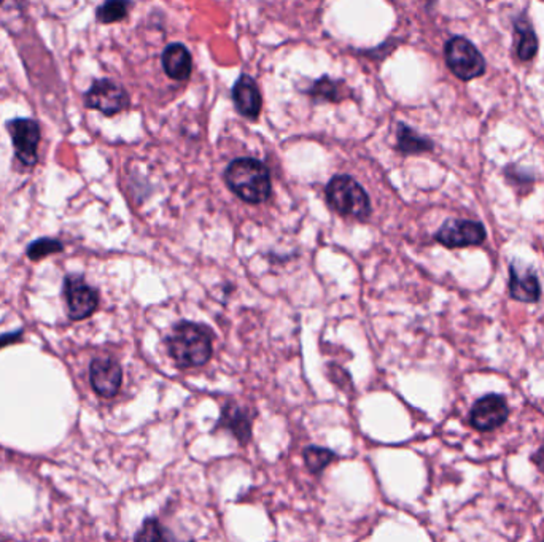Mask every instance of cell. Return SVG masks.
<instances>
[{
  "label": "cell",
  "instance_id": "6da1fadb",
  "mask_svg": "<svg viewBox=\"0 0 544 542\" xmlns=\"http://www.w3.org/2000/svg\"><path fill=\"white\" fill-rule=\"evenodd\" d=\"M167 350L180 368L203 366L212 358L211 330L193 322H180L167 338Z\"/></svg>",
  "mask_w": 544,
  "mask_h": 542
},
{
  "label": "cell",
  "instance_id": "7a4b0ae2",
  "mask_svg": "<svg viewBox=\"0 0 544 542\" xmlns=\"http://www.w3.org/2000/svg\"><path fill=\"white\" fill-rule=\"evenodd\" d=\"M225 180L236 196L245 203H265L271 196L269 171L257 159H236L228 166Z\"/></svg>",
  "mask_w": 544,
  "mask_h": 542
},
{
  "label": "cell",
  "instance_id": "3957f363",
  "mask_svg": "<svg viewBox=\"0 0 544 542\" xmlns=\"http://www.w3.org/2000/svg\"><path fill=\"white\" fill-rule=\"evenodd\" d=\"M326 201L332 211L346 217L363 219L371 213L370 197L366 191L348 175H338L328 183Z\"/></svg>",
  "mask_w": 544,
  "mask_h": 542
},
{
  "label": "cell",
  "instance_id": "277c9868",
  "mask_svg": "<svg viewBox=\"0 0 544 542\" xmlns=\"http://www.w3.org/2000/svg\"><path fill=\"white\" fill-rule=\"evenodd\" d=\"M447 68L463 82L475 80L485 72V60L476 46L465 37H452L444 48Z\"/></svg>",
  "mask_w": 544,
  "mask_h": 542
},
{
  "label": "cell",
  "instance_id": "5b68a950",
  "mask_svg": "<svg viewBox=\"0 0 544 542\" xmlns=\"http://www.w3.org/2000/svg\"><path fill=\"white\" fill-rule=\"evenodd\" d=\"M485 235V227L479 221L447 219L446 223L439 227L435 239L447 249H463L483 243Z\"/></svg>",
  "mask_w": 544,
  "mask_h": 542
},
{
  "label": "cell",
  "instance_id": "8992f818",
  "mask_svg": "<svg viewBox=\"0 0 544 542\" xmlns=\"http://www.w3.org/2000/svg\"><path fill=\"white\" fill-rule=\"evenodd\" d=\"M86 106L96 108L99 112L112 116L120 114L129 106L126 91L112 80H99L91 86L86 94Z\"/></svg>",
  "mask_w": 544,
  "mask_h": 542
},
{
  "label": "cell",
  "instance_id": "52a82bcc",
  "mask_svg": "<svg viewBox=\"0 0 544 542\" xmlns=\"http://www.w3.org/2000/svg\"><path fill=\"white\" fill-rule=\"evenodd\" d=\"M509 407L500 395H487L475 403L469 412V423L477 431H492L507 422Z\"/></svg>",
  "mask_w": 544,
  "mask_h": 542
},
{
  "label": "cell",
  "instance_id": "ba28073f",
  "mask_svg": "<svg viewBox=\"0 0 544 542\" xmlns=\"http://www.w3.org/2000/svg\"><path fill=\"white\" fill-rule=\"evenodd\" d=\"M8 132L13 139L16 156L26 166L37 164V147L40 140V128L32 120H13L7 124Z\"/></svg>",
  "mask_w": 544,
  "mask_h": 542
},
{
  "label": "cell",
  "instance_id": "9c48e42d",
  "mask_svg": "<svg viewBox=\"0 0 544 542\" xmlns=\"http://www.w3.org/2000/svg\"><path fill=\"white\" fill-rule=\"evenodd\" d=\"M68 315L72 320H84L98 309L99 294L80 277H68L64 283Z\"/></svg>",
  "mask_w": 544,
  "mask_h": 542
},
{
  "label": "cell",
  "instance_id": "30bf717a",
  "mask_svg": "<svg viewBox=\"0 0 544 542\" xmlns=\"http://www.w3.org/2000/svg\"><path fill=\"white\" fill-rule=\"evenodd\" d=\"M91 385L102 398H114L123 380L120 364L112 358H98L91 363Z\"/></svg>",
  "mask_w": 544,
  "mask_h": 542
},
{
  "label": "cell",
  "instance_id": "8fae6325",
  "mask_svg": "<svg viewBox=\"0 0 544 542\" xmlns=\"http://www.w3.org/2000/svg\"><path fill=\"white\" fill-rule=\"evenodd\" d=\"M509 293L514 299L522 302H537L541 296V286L537 274L522 267L519 264H511L509 267Z\"/></svg>",
  "mask_w": 544,
  "mask_h": 542
},
{
  "label": "cell",
  "instance_id": "7c38bea8",
  "mask_svg": "<svg viewBox=\"0 0 544 542\" xmlns=\"http://www.w3.org/2000/svg\"><path fill=\"white\" fill-rule=\"evenodd\" d=\"M233 99L237 112L245 118L255 120L261 112V94L252 76H241V78L236 82Z\"/></svg>",
  "mask_w": 544,
  "mask_h": 542
},
{
  "label": "cell",
  "instance_id": "4fadbf2b",
  "mask_svg": "<svg viewBox=\"0 0 544 542\" xmlns=\"http://www.w3.org/2000/svg\"><path fill=\"white\" fill-rule=\"evenodd\" d=\"M252 420H253V415L250 414L247 407L229 403L221 410L219 428L229 429L241 444H245L252 437Z\"/></svg>",
  "mask_w": 544,
  "mask_h": 542
},
{
  "label": "cell",
  "instance_id": "5bb4252c",
  "mask_svg": "<svg viewBox=\"0 0 544 542\" xmlns=\"http://www.w3.org/2000/svg\"><path fill=\"white\" fill-rule=\"evenodd\" d=\"M163 68L167 76H171L172 80H177V82L187 80L191 76V68H193L191 54L180 44H172L167 46L163 53Z\"/></svg>",
  "mask_w": 544,
  "mask_h": 542
},
{
  "label": "cell",
  "instance_id": "9a60e30c",
  "mask_svg": "<svg viewBox=\"0 0 544 542\" xmlns=\"http://www.w3.org/2000/svg\"><path fill=\"white\" fill-rule=\"evenodd\" d=\"M538 52V38L532 24L525 18H517L516 21V53L521 60L535 58Z\"/></svg>",
  "mask_w": 544,
  "mask_h": 542
},
{
  "label": "cell",
  "instance_id": "2e32d148",
  "mask_svg": "<svg viewBox=\"0 0 544 542\" xmlns=\"http://www.w3.org/2000/svg\"><path fill=\"white\" fill-rule=\"evenodd\" d=\"M398 150L401 153H406V155H419V153H427V151L433 150V143L425 139V137L419 136L416 131L400 124L398 128Z\"/></svg>",
  "mask_w": 544,
  "mask_h": 542
},
{
  "label": "cell",
  "instance_id": "e0dca14e",
  "mask_svg": "<svg viewBox=\"0 0 544 542\" xmlns=\"http://www.w3.org/2000/svg\"><path fill=\"white\" fill-rule=\"evenodd\" d=\"M129 7V0H106V4L98 8V20L100 23H116L126 18Z\"/></svg>",
  "mask_w": 544,
  "mask_h": 542
},
{
  "label": "cell",
  "instance_id": "ac0fdd59",
  "mask_svg": "<svg viewBox=\"0 0 544 542\" xmlns=\"http://www.w3.org/2000/svg\"><path fill=\"white\" fill-rule=\"evenodd\" d=\"M332 459H334V453L324 447L310 445L308 449H304V461H306V466L309 467L310 473L324 471Z\"/></svg>",
  "mask_w": 544,
  "mask_h": 542
},
{
  "label": "cell",
  "instance_id": "d6986e66",
  "mask_svg": "<svg viewBox=\"0 0 544 542\" xmlns=\"http://www.w3.org/2000/svg\"><path fill=\"white\" fill-rule=\"evenodd\" d=\"M340 91L338 88V84L330 80L328 76H322L316 84H312L309 90V94L314 98L324 99V100H340Z\"/></svg>",
  "mask_w": 544,
  "mask_h": 542
},
{
  "label": "cell",
  "instance_id": "ffe728a7",
  "mask_svg": "<svg viewBox=\"0 0 544 542\" xmlns=\"http://www.w3.org/2000/svg\"><path fill=\"white\" fill-rule=\"evenodd\" d=\"M62 250V243L54 239H40V241L30 243L29 249H28V255L30 259H42L46 255H52V253H58Z\"/></svg>",
  "mask_w": 544,
  "mask_h": 542
},
{
  "label": "cell",
  "instance_id": "44dd1931",
  "mask_svg": "<svg viewBox=\"0 0 544 542\" xmlns=\"http://www.w3.org/2000/svg\"><path fill=\"white\" fill-rule=\"evenodd\" d=\"M137 541H156V539H166L163 530L159 527L158 520H147L144 527L136 535Z\"/></svg>",
  "mask_w": 544,
  "mask_h": 542
},
{
  "label": "cell",
  "instance_id": "7402d4cb",
  "mask_svg": "<svg viewBox=\"0 0 544 542\" xmlns=\"http://www.w3.org/2000/svg\"><path fill=\"white\" fill-rule=\"evenodd\" d=\"M532 461L537 465L538 469H540L541 473H544V447H541V449L532 457Z\"/></svg>",
  "mask_w": 544,
  "mask_h": 542
},
{
  "label": "cell",
  "instance_id": "603a6c76",
  "mask_svg": "<svg viewBox=\"0 0 544 542\" xmlns=\"http://www.w3.org/2000/svg\"><path fill=\"white\" fill-rule=\"evenodd\" d=\"M16 338H20V332H16V334H8V336L0 338V347L5 346V344H10V342H13V340H16Z\"/></svg>",
  "mask_w": 544,
  "mask_h": 542
}]
</instances>
